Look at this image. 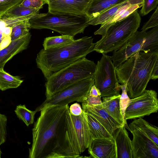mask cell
I'll return each instance as SVG.
<instances>
[{"mask_svg":"<svg viewBox=\"0 0 158 158\" xmlns=\"http://www.w3.org/2000/svg\"><path fill=\"white\" fill-rule=\"evenodd\" d=\"M91 0H49L48 11L54 14L81 16L85 12Z\"/></svg>","mask_w":158,"mask_h":158,"instance_id":"obj_13","label":"cell"},{"mask_svg":"<svg viewBox=\"0 0 158 158\" xmlns=\"http://www.w3.org/2000/svg\"><path fill=\"white\" fill-rule=\"evenodd\" d=\"M120 87L122 91V94L120 98V106L123 116L125 122L127 123L124 118L126 110L129 103L130 98L127 94V85H120Z\"/></svg>","mask_w":158,"mask_h":158,"instance_id":"obj_29","label":"cell"},{"mask_svg":"<svg viewBox=\"0 0 158 158\" xmlns=\"http://www.w3.org/2000/svg\"><path fill=\"white\" fill-rule=\"evenodd\" d=\"M158 26V6H157L155 10L151 15L150 19L143 26L141 31H146L152 28Z\"/></svg>","mask_w":158,"mask_h":158,"instance_id":"obj_32","label":"cell"},{"mask_svg":"<svg viewBox=\"0 0 158 158\" xmlns=\"http://www.w3.org/2000/svg\"><path fill=\"white\" fill-rule=\"evenodd\" d=\"M116 148V158H133L131 140L124 126L120 127L113 133Z\"/></svg>","mask_w":158,"mask_h":158,"instance_id":"obj_17","label":"cell"},{"mask_svg":"<svg viewBox=\"0 0 158 158\" xmlns=\"http://www.w3.org/2000/svg\"><path fill=\"white\" fill-rule=\"evenodd\" d=\"M89 19L85 14L81 16L54 14L49 11L47 13L39 14L29 19L31 28L40 29H48L62 35L73 37L78 34L83 33L89 25Z\"/></svg>","mask_w":158,"mask_h":158,"instance_id":"obj_7","label":"cell"},{"mask_svg":"<svg viewBox=\"0 0 158 158\" xmlns=\"http://www.w3.org/2000/svg\"><path fill=\"white\" fill-rule=\"evenodd\" d=\"M15 112L17 117L28 126L33 123L36 112L27 109L25 105L17 106Z\"/></svg>","mask_w":158,"mask_h":158,"instance_id":"obj_27","label":"cell"},{"mask_svg":"<svg viewBox=\"0 0 158 158\" xmlns=\"http://www.w3.org/2000/svg\"><path fill=\"white\" fill-rule=\"evenodd\" d=\"M23 0H0V18L14 6L20 4Z\"/></svg>","mask_w":158,"mask_h":158,"instance_id":"obj_30","label":"cell"},{"mask_svg":"<svg viewBox=\"0 0 158 158\" xmlns=\"http://www.w3.org/2000/svg\"><path fill=\"white\" fill-rule=\"evenodd\" d=\"M40 9L20 6L17 5L7 11L1 18L23 17L38 14Z\"/></svg>","mask_w":158,"mask_h":158,"instance_id":"obj_26","label":"cell"},{"mask_svg":"<svg viewBox=\"0 0 158 158\" xmlns=\"http://www.w3.org/2000/svg\"><path fill=\"white\" fill-rule=\"evenodd\" d=\"M2 152L1 151V150L0 149V158H1V154H2Z\"/></svg>","mask_w":158,"mask_h":158,"instance_id":"obj_44","label":"cell"},{"mask_svg":"<svg viewBox=\"0 0 158 158\" xmlns=\"http://www.w3.org/2000/svg\"></svg>","mask_w":158,"mask_h":158,"instance_id":"obj_45","label":"cell"},{"mask_svg":"<svg viewBox=\"0 0 158 158\" xmlns=\"http://www.w3.org/2000/svg\"><path fill=\"white\" fill-rule=\"evenodd\" d=\"M158 110L157 93L155 90H145L140 95L130 99L126 110L124 118L135 119L156 113Z\"/></svg>","mask_w":158,"mask_h":158,"instance_id":"obj_11","label":"cell"},{"mask_svg":"<svg viewBox=\"0 0 158 158\" xmlns=\"http://www.w3.org/2000/svg\"><path fill=\"white\" fill-rule=\"evenodd\" d=\"M143 0H128V3L120 8L113 17L105 23L101 24L99 28L94 32V35H103L110 27L116 23L120 15L131 5L137 4H143Z\"/></svg>","mask_w":158,"mask_h":158,"instance_id":"obj_25","label":"cell"},{"mask_svg":"<svg viewBox=\"0 0 158 158\" xmlns=\"http://www.w3.org/2000/svg\"><path fill=\"white\" fill-rule=\"evenodd\" d=\"M2 29L3 28H0V44L3 40L6 38L2 32Z\"/></svg>","mask_w":158,"mask_h":158,"instance_id":"obj_42","label":"cell"},{"mask_svg":"<svg viewBox=\"0 0 158 158\" xmlns=\"http://www.w3.org/2000/svg\"><path fill=\"white\" fill-rule=\"evenodd\" d=\"M158 78V60H157L153 69L151 79L155 80Z\"/></svg>","mask_w":158,"mask_h":158,"instance_id":"obj_38","label":"cell"},{"mask_svg":"<svg viewBox=\"0 0 158 158\" xmlns=\"http://www.w3.org/2000/svg\"><path fill=\"white\" fill-rule=\"evenodd\" d=\"M74 37L69 35L47 37L44 41V49H46L59 47L68 44L75 41Z\"/></svg>","mask_w":158,"mask_h":158,"instance_id":"obj_24","label":"cell"},{"mask_svg":"<svg viewBox=\"0 0 158 158\" xmlns=\"http://www.w3.org/2000/svg\"><path fill=\"white\" fill-rule=\"evenodd\" d=\"M158 26L149 31L135 32L119 49L114 51L111 59L117 67L135 53L158 51Z\"/></svg>","mask_w":158,"mask_h":158,"instance_id":"obj_8","label":"cell"},{"mask_svg":"<svg viewBox=\"0 0 158 158\" xmlns=\"http://www.w3.org/2000/svg\"><path fill=\"white\" fill-rule=\"evenodd\" d=\"M11 27L12 31L10 36L11 41L27 34L31 28L29 19L18 23Z\"/></svg>","mask_w":158,"mask_h":158,"instance_id":"obj_28","label":"cell"},{"mask_svg":"<svg viewBox=\"0 0 158 158\" xmlns=\"http://www.w3.org/2000/svg\"><path fill=\"white\" fill-rule=\"evenodd\" d=\"M39 13L23 17H18L9 18H2L1 19L5 23L7 26L12 27L14 25L18 23L26 20L29 19L36 16Z\"/></svg>","mask_w":158,"mask_h":158,"instance_id":"obj_34","label":"cell"},{"mask_svg":"<svg viewBox=\"0 0 158 158\" xmlns=\"http://www.w3.org/2000/svg\"><path fill=\"white\" fill-rule=\"evenodd\" d=\"M11 41L10 36L4 38L0 44V50L8 46Z\"/></svg>","mask_w":158,"mask_h":158,"instance_id":"obj_40","label":"cell"},{"mask_svg":"<svg viewBox=\"0 0 158 158\" xmlns=\"http://www.w3.org/2000/svg\"><path fill=\"white\" fill-rule=\"evenodd\" d=\"M86 112L88 125L92 139L114 138L113 136L110 135L94 116L88 112Z\"/></svg>","mask_w":158,"mask_h":158,"instance_id":"obj_20","label":"cell"},{"mask_svg":"<svg viewBox=\"0 0 158 158\" xmlns=\"http://www.w3.org/2000/svg\"><path fill=\"white\" fill-rule=\"evenodd\" d=\"M7 118L6 115L0 113V146L6 141L7 136Z\"/></svg>","mask_w":158,"mask_h":158,"instance_id":"obj_33","label":"cell"},{"mask_svg":"<svg viewBox=\"0 0 158 158\" xmlns=\"http://www.w3.org/2000/svg\"><path fill=\"white\" fill-rule=\"evenodd\" d=\"M69 110L70 113L75 116L80 115L83 111V109L81 106L77 103L71 105L69 107Z\"/></svg>","mask_w":158,"mask_h":158,"instance_id":"obj_37","label":"cell"},{"mask_svg":"<svg viewBox=\"0 0 158 158\" xmlns=\"http://www.w3.org/2000/svg\"><path fill=\"white\" fill-rule=\"evenodd\" d=\"M116 67L111 56L103 54L96 64L94 78V85L99 90L101 97L118 95L121 90L116 76Z\"/></svg>","mask_w":158,"mask_h":158,"instance_id":"obj_10","label":"cell"},{"mask_svg":"<svg viewBox=\"0 0 158 158\" xmlns=\"http://www.w3.org/2000/svg\"><path fill=\"white\" fill-rule=\"evenodd\" d=\"M23 80L18 76H13L6 72L3 68H0V89L2 91L16 88L19 87Z\"/></svg>","mask_w":158,"mask_h":158,"instance_id":"obj_23","label":"cell"},{"mask_svg":"<svg viewBox=\"0 0 158 158\" xmlns=\"http://www.w3.org/2000/svg\"><path fill=\"white\" fill-rule=\"evenodd\" d=\"M128 2V0L110 7L97 16L89 19L88 21L89 24L96 25L105 23L114 15L120 8Z\"/></svg>","mask_w":158,"mask_h":158,"instance_id":"obj_22","label":"cell"},{"mask_svg":"<svg viewBox=\"0 0 158 158\" xmlns=\"http://www.w3.org/2000/svg\"><path fill=\"white\" fill-rule=\"evenodd\" d=\"M93 39L85 36L64 46L41 50L37 54L36 62L45 80L94 51Z\"/></svg>","mask_w":158,"mask_h":158,"instance_id":"obj_2","label":"cell"},{"mask_svg":"<svg viewBox=\"0 0 158 158\" xmlns=\"http://www.w3.org/2000/svg\"><path fill=\"white\" fill-rule=\"evenodd\" d=\"M121 94L111 97H103L102 105L106 112L119 123L129 131L128 126L124 118L120 106Z\"/></svg>","mask_w":158,"mask_h":158,"instance_id":"obj_18","label":"cell"},{"mask_svg":"<svg viewBox=\"0 0 158 158\" xmlns=\"http://www.w3.org/2000/svg\"><path fill=\"white\" fill-rule=\"evenodd\" d=\"M158 0H143L140 13L142 16L147 15L158 6Z\"/></svg>","mask_w":158,"mask_h":158,"instance_id":"obj_31","label":"cell"},{"mask_svg":"<svg viewBox=\"0 0 158 158\" xmlns=\"http://www.w3.org/2000/svg\"><path fill=\"white\" fill-rule=\"evenodd\" d=\"M128 127L133 136L131 142L133 158H158V145L141 131Z\"/></svg>","mask_w":158,"mask_h":158,"instance_id":"obj_12","label":"cell"},{"mask_svg":"<svg viewBox=\"0 0 158 158\" xmlns=\"http://www.w3.org/2000/svg\"><path fill=\"white\" fill-rule=\"evenodd\" d=\"M158 51L136 52L115 68L119 83L126 84L130 98L141 94L146 90L157 60Z\"/></svg>","mask_w":158,"mask_h":158,"instance_id":"obj_3","label":"cell"},{"mask_svg":"<svg viewBox=\"0 0 158 158\" xmlns=\"http://www.w3.org/2000/svg\"><path fill=\"white\" fill-rule=\"evenodd\" d=\"M88 148L91 158H116L114 138L92 139Z\"/></svg>","mask_w":158,"mask_h":158,"instance_id":"obj_14","label":"cell"},{"mask_svg":"<svg viewBox=\"0 0 158 158\" xmlns=\"http://www.w3.org/2000/svg\"><path fill=\"white\" fill-rule=\"evenodd\" d=\"M101 93L99 90L94 85L90 89L89 95L98 96H101Z\"/></svg>","mask_w":158,"mask_h":158,"instance_id":"obj_39","label":"cell"},{"mask_svg":"<svg viewBox=\"0 0 158 158\" xmlns=\"http://www.w3.org/2000/svg\"><path fill=\"white\" fill-rule=\"evenodd\" d=\"M82 109L94 116L113 136V133L118 128L123 126L108 114L102 104L89 105L82 103Z\"/></svg>","mask_w":158,"mask_h":158,"instance_id":"obj_15","label":"cell"},{"mask_svg":"<svg viewBox=\"0 0 158 158\" xmlns=\"http://www.w3.org/2000/svg\"><path fill=\"white\" fill-rule=\"evenodd\" d=\"M141 19L137 10L125 18L113 24L95 43L94 51L103 54L118 50L137 31Z\"/></svg>","mask_w":158,"mask_h":158,"instance_id":"obj_6","label":"cell"},{"mask_svg":"<svg viewBox=\"0 0 158 158\" xmlns=\"http://www.w3.org/2000/svg\"><path fill=\"white\" fill-rule=\"evenodd\" d=\"M31 35L27 34L11 41L7 47L0 50V68L5 64L17 54L27 49L31 40Z\"/></svg>","mask_w":158,"mask_h":158,"instance_id":"obj_16","label":"cell"},{"mask_svg":"<svg viewBox=\"0 0 158 158\" xmlns=\"http://www.w3.org/2000/svg\"><path fill=\"white\" fill-rule=\"evenodd\" d=\"M96 66L94 61L84 57L53 74L45 83L46 98L77 82L94 77Z\"/></svg>","mask_w":158,"mask_h":158,"instance_id":"obj_5","label":"cell"},{"mask_svg":"<svg viewBox=\"0 0 158 158\" xmlns=\"http://www.w3.org/2000/svg\"><path fill=\"white\" fill-rule=\"evenodd\" d=\"M101 96H89L86 100L84 103L89 105H96L102 104Z\"/></svg>","mask_w":158,"mask_h":158,"instance_id":"obj_36","label":"cell"},{"mask_svg":"<svg viewBox=\"0 0 158 158\" xmlns=\"http://www.w3.org/2000/svg\"><path fill=\"white\" fill-rule=\"evenodd\" d=\"M12 31V28L10 26H6L2 29V32L6 37L10 36Z\"/></svg>","mask_w":158,"mask_h":158,"instance_id":"obj_41","label":"cell"},{"mask_svg":"<svg viewBox=\"0 0 158 158\" xmlns=\"http://www.w3.org/2000/svg\"><path fill=\"white\" fill-rule=\"evenodd\" d=\"M118 3V0H91L85 14L90 19L110 7Z\"/></svg>","mask_w":158,"mask_h":158,"instance_id":"obj_19","label":"cell"},{"mask_svg":"<svg viewBox=\"0 0 158 158\" xmlns=\"http://www.w3.org/2000/svg\"><path fill=\"white\" fill-rule=\"evenodd\" d=\"M92 139L86 112L83 110L81 115L75 116L69 109L66 114L65 131L58 158H78L88 148Z\"/></svg>","mask_w":158,"mask_h":158,"instance_id":"obj_4","label":"cell"},{"mask_svg":"<svg viewBox=\"0 0 158 158\" xmlns=\"http://www.w3.org/2000/svg\"><path fill=\"white\" fill-rule=\"evenodd\" d=\"M94 84V77L77 82L46 98L35 111L36 113L48 106L64 105L75 101L83 102L88 98L90 89Z\"/></svg>","mask_w":158,"mask_h":158,"instance_id":"obj_9","label":"cell"},{"mask_svg":"<svg viewBox=\"0 0 158 158\" xmlns=\"http://www.w3.org/2000/svg\"><path fill=\"white\" fill-rule=\"evenodd\" d=\"M129 126L141 131L158 145V128L157 127L150 124L142 118L135 119Z\"/></svg>","mask_w":158,"mask_h":158,"instance_id":"obj_21","label":"cell"},{"mask_svg":"<svg viewBox=\"0 0 158 158\" xmlns=\"http://www.w3.org/2000/svg\"><path fill=\"white\" fill-rule=\"evenodd\" d=\"M68 104L48 106L41 110L32 129L29 158H58L65 129Z\"/></svg>","mask_w":158,"mask_h":158,"instance_id":"obj_1","label":"cell"},{"mask_svg":"<svg viewBox=\"0 0 158 158\" xmlns=\"http://www.w3.org/2000/svg\"><path fill=\"white\" fill-rule=\"evenodd\" d=\"M45 4L46 3L44 0H23L19 6L40 10Z\"/></svg>","mask_w":158,"mask_h":158,"instance_id":"obj_35","label":"cell"},{"mask_svg":"<svg viewBox=\"0 0 158 158\" xmlns=\"http://www.w3.org/2000/svg\"><path fill=\"white\" fill-rule=\"evenodd\" d=\"M46 3V4H48L49 0H44Z\"/></svg>","mask_w":158,"mask_h":158,"instance_id":"obj_43","label":"cell"}]
</instances>
